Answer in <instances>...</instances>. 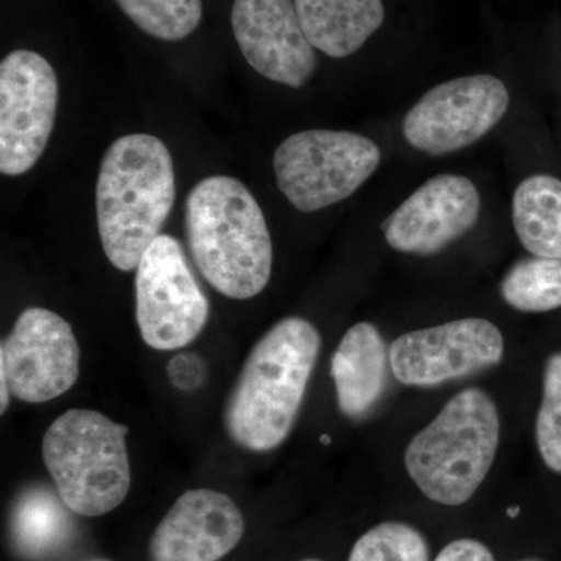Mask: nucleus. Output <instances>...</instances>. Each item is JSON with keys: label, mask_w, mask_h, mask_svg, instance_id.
<instances>
[{"label": "nucleus", "mask_w": 561, "mask_h": 561, "mask_svg": "<svg viewBox=\"0 0 561 561\" xmlns=\"http://www.w3.org/2000/svg\"><path fill=\"white\" fill-rule=\"evenodd\" d=\"M320 346V332L301 317H287L262 335L225 411L232 442L249 451L267 453L289 437Z\"/></svg>", "instance_id": "1"}, {"label": "nucleus", "mask_w": 561, "mask_h": 561, "mask_svg": "<svg viewBox=\"0 0 561 561\" xmlns=\"http://www.w3.org/2000/svg\"><path fill=\"white\" fill-rule=\"evenodd\" d=\"M192 257L210 287L250 300L267 287L273 247L260 203L241 181L214 175L192 187L184 205Z\"/></svg>", "instance_id": "2"}, {"label": "nucleus", "mask_w": 561, "mask_h": 561, "mask_svg": "<svg viewBox=\"0 0 561 561\" xmlns=\"http://www.w3.org/2000/svg\"><path fill=\"white\" fill-rule=\"evenodd\" d=\"M171 151L157 136H122L103 157L95 209L103 253L121 272L136 271L175 203Z\"/></svg>", "instance_id": "3"}, {"label": "nucleus", "mask_w": 561, "mask_h": 561, "mask_svg": "<svg viewBox=\"0 0 561 561\" xmlns=\"http://www.w3.org/2000/svg\"><path fill=\"white\" fill-rule=\"evenodd\" d=\"M500 435V413L489 394L460 391L409 443L405 468L427 500L457 507L485 481Z\"/></svg>", "instance_id": "4"}, {"label": "nucleus", "mask_w": 561, "mask_h": 561, "mask_svg": "<svg viewBox=\"0 0 561 561\" xmlns=\"http://www.w3.org/2000/svg\"><path fill=\"white\" fill-rule=\"evenodd\" d=\"M125 424L98 411L70 409L43 437V459L58 496L70 512L102 516L130 493Z\"/></svg>", "instance_id": "5"}, {"label": "nucleus", "mask_w": 561, "mask_h": 561, "mask_svg": "<svg viewBox=\"0 0 561 561\" xmlns=\"http://www.w3.org/2000/svg\"><path fill=\"white\" fill-rule=\"evenodd\" d=\"M381 158V149L367 136L308 130L280 142L273 169L290 205L316 213L351 197L376 172Z\"/></svg>", "instance_id": "6"}, {"label": "nucleus", "mask_w": 561, "mask_h": 561, "mask_svg": "<svg viewBox=\"0 0 561 561\" xmlns=\"http://www.w3.org/2000/svg\"><path fill=\"white\" fill-rule=\"evenodd\" d=\"M136 320L140 337L158 351L191 345L209 317V301L179 239L160 234L136 267Z\"/></svg>", "instance_id": "7"}, {"label": "nucleus", "mask_w": 561, "mask_h": 561, "mask_svg": "<svg viewBox=\"0 0 561 561\" xmlns=\"http://www.w3.org/2000/svg\"><path fill=\"white\" fill-rule=\"evenodd\" d=\"M58 108V79L43 55L10 51L0 62V172L24 175L46 150Z\"/></svg>", "instance_id": "8"}, {"label": "nucleus", "mask_w": 561, "mask_h": 561, "mask_svg": "<svg viewBox=\"0 0 561 561\" xmlns=\"http://www.w3.org/2000/svg\"><path fill=\"white\" fill-rule=\"evenodd\" d=\"M511 94L489 73L460 77L427 91L402 122L413 149L434 157L478 142L507 114Z\"/></svg>", "instance_id": "9"}, {"label": "nucleus", "mask_w": 561, "mask_h": 561, "mask_svg": "<svg viewBox=\"0 0 561 561\" xmlns=\"http://www.w3.org/2000/svg\"><path fill=\"white\" fill-rule=\"evenodd\" d=\"M0 373L11 397L31 404L72 389L80 376V346L68 321L49 309H25L2 341Z\"/></svg>", "instance_id": "10"}, {"label": "nucleus", "mask_w": 561, "mask_h": 561, "mask_svg": "<svg viewBox=\"0 0 561 561\" xmlns=\"http://www.w3.org/2000/svg\"><path fill=\"white\" fill-rule=\"evenodd\" d=\"M504 350L491 321L454 320L400 335L390 346V367L404 386L435 387L494 367Z\"/></svg>", "instance_id": "11"}, {"label": "nucleus", "mask_w": 561, "mask_h": 561, "mask_svg": "<svg viewBox=\"0 0 561 561\" xmlns=\"http://www.w3.org/2000/svg\"><path fill=\"white\" fill-rule=\"evenodd\" d=\"M481 194L467 176L442 173L413 192L382 221L391 249L400 253H440L478 224Z\"/></svg>", "instance_id": "12"}, {"label": "nucleus", "mask_w": 561, "mask_h": 561, "mask_svg": "<svg viewBox=\"0 0 561 561\" xmlns=\"http://www.w3.org/2000/svg\"><path fill=\"white\" fill-rule=\"evenodd\" d=\"M231 25L239 49L265 79L301 88L317 69L294 0H234Z\"/></svg>", "instance_id": "13"}, {"label": "nucleus", "mask_w": 561, "mask_h": 561, "mask_svg": "<svg viewBox=\"0 0 561 561\" xmlns=\"http://www.w3.org/2000/svg\"><path fill=\"white\" fill-rule=\"evenodd\" d=\"M242 512L220 491L190 490L176 500L150 541L151 561H219L242 540Z\"/></svg>", "instance_id": "14"}, {"label": "nucleus", "mask_w": 561, "mask_h": 561, "mask_svg": "<svg viewBox=\"0 0 561 561\" xmlns=\"http://www.w3.org/2000/svg\"><path fill=\"white\" fill-rule=\"evenodd\" d=\"M390 350L378 328L368 321L343 335L331 360L339 409L348 419H362L381 401L389 382Z\"/></svg>", "instance_id": "15"}, {"label": "nucleus", "mask_w": 561, "mask_h": 561, "mask_svg": "<svg viewBox=\"0 0 561 561\" xmlns=\"http://www.w3.org/2000/svg\"><path fill=\"white\" fill-rule=\"evenodd\" d=\"M313 49L332 58L356 54L383 24L382 0H294Z\"/></svg>", "instance_id": "16"}, {"label": "nucleus", "mask_w": 561, "mask_h": 561, "mask_svg": "<svg viewBox=\"0 0 561 561\" xmlns=\"http://www.w3.org/2000/svg\"><path fill=\"white\" fill-rule=\"evenodd\" d=\"M513 227L531 256L561 260V180L531 175L513 195Z\"/></svg>", "instance_id": "17"}, {"label": "nucleus", "mask_w": 561, "mask_h": 561, "mask_svg": "<svg viewBox=\"0 0 561 561\" xmlns=\"http://www.w3.org/2000/svg\"><path fill=\"white\" fill-rule=\"evenodd\" d=\"M66 504L46 489L25 491L16 502L11 531L22 556L43 559L68 541L70 518ZM69 511V508H68Z\"/></svg>", "instance_id": "18"}, {"label": "nucleus", "mask_w": 561, "mask_h": 561, "mask_svg": "<svg viewBox=\"0 0 561 561\" xmlns=\"http://www.w3.org/2000/svg\"><path fill=\"white\" fill-rule=\"evenodd\" d=\"M501 294L507 305L522 312L561 308V260L524 257L505 273Z\"/></svg>", "instance_id": "19"}, {"label": "nucleus", "mask_w": 561, "mask_h": 561, "mask_svg": "<svg viewBox=\"0 0 561 561\" xmlns=\"http://www.w3.org/2000/svg\"><path fill=\"white\" fill-rule=\"evenodd\" d=\"M140 31L162 41H181L195 32L203 16L202 0H116Z\"/></svg>", "instance_id": "20"}, {"label": "nucleus", "mask_w": 561, "mask_h": 561, "mask_svg": "<svg viewBox=\"0 0 561 561\" xmlns=\"http://www.w3.org/2000/svg\"><path fill=\"white\" fill-rule=\"evenodd\" d=\"M348 561H430V549L409 524L383 523L362 535Z\"/></svg>", "instance_id": "21"}, {"label": "nucleus", "mask_w": 561, "mask_h": 561, "mask_svg": "<svg viewBox=\"0 0 561 561\" xmlns=\"http://www.w3.org/2000/svg\"><path fill=\"white\" fill-rule=\"evenodd\" d=\"M535 435L546 467L561 474V351L546 362Z\"/></svg>", "instance_id": "22"}, {"label": "nucleus", "mask_w": 561, "mask_h": 561, "mask_svg": "<svg viewBox=\"0 0 561 561\" xmlns=\"http://www.w3.org/2000/svg\"><path fill=\"white\" fill-rule=\"evenodd\" d=\"M168 376L175 389L192 391L205 382L206 365L197 354L180 353L169 362Z\"/></svg>", "instance_id": "23"}, {"label": "nucleus", "mask_w": 561, "mask_h": 561, "mask_svg": "<svg viewBox=\"0 0 561 561\" xmlns=\"http://www.w3.org/2000/svg\"><path fill=\"white\" fill-rule=\"evenodd\" d=\"M434 561H494L493 553L481 541L461 538L449 542Z\"/></svg>", "instance_id": "24"}, {"label": "nucleus", "mask_w": 561, "mask_h": 561, "mask_svg": "<svg viewBox=\"0 0 561 561\" xmlns=\"http://www.w3.org/2000/svg\"><path fill=\"white\" fill-rule=\"evenodd\" d=\"M519 513V508H511V511H508V515L512 516V518H515L516 515H518Z\"/></svg>", "instance_id": "25"}, {"label": "nucleus", "mask_w": 561, "mask_h": 561, "mask_svg": "<svg viewBox=\"0 0 561 561\" xmlns=\"http://www.w3.org/2000/svg\"><path fill=\"white\" fill-rule=\"evenodd\" d=\"M302 561H320V560L309 559V560H302Z\"/></svg>", "instance_id": "26"}, {"label": "nucleus", "mask_w": 561, "mask_h": 561, "mask_svg": "<svg viewBox=\"0 0 561 561\" xmlns=\"http://www.w3.org/2000/svg\"><path fill=\"white\" fill-rule=\"evenodd\" d=\"M92 561H108V560H92Z\"/></svg>", "instance_id": "27"}, {"label": "nucleus", "mask_w": 561, "mask_h": 561, "mask_svg": "<svg viewBox=\"0 0 561 561\" xmlns=\"http://www.w3.org/2000/svg\"><path fill=\"white\" fill-rule=\"evenodd\" d=\"M524 561H538V560H524Z\"/></svg>", "instance_id": "28"}]
</instances>
